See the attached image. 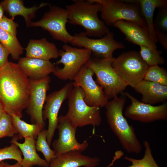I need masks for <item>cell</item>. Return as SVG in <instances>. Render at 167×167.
Returning <instances> with one entry per match:
<instances>
[{
  "label": "cell",
  "mask_w": 167,
  "mask_h": 167,
  "mask_svg": "<svg viewBox=\"0 0 167 167\" xmlns=\"http://www.w3.org/2000/svg\"><path fill=\"white\" fill-rule=\"evenodd\" d=\"M22 154L18 146L11 143L9 146L0 149V162L7 159H13L21 163Z\"/></svg>",
  "instance_id": "cell-30"
},
{
  "label": "cell",
  "mask_w": 167,
  "mask_h": 167,
  "mask_svg": "<svg viewBox=\"0 0 167 167\" xmlns=\"http://www.w3.org/2000/svg\"><path fill=\"white\" fill-rule=\"evenodd\" d=\"M47 130L44 129L40 132L36 141V151L42 153L45 160L49 164L56 156L55 151L50 148L47 142Z\"/></svg>",
  "instance_id": "cell-27"
},
{
  "label": "cell",
  "mask_w": 167,
  "mask_h": 167,
  "mask_svg": "<svg viewBox=\"0 0 167 167\" xmlns=\"http://www.w3.org/2000/svg\"><path fill=\"white\" fill-rule=\"evenodd\" d=\"M133 88L142 95L141 102L144 103L153 105L166 101L167 86L143 80Z\"/></svg>",
  "instance_id": "cell-19"
},
{
  "label": "cell",
  "mask_w": 167,
  "mask_h": 167,
  "mask_svg": "<svg viewBox=\"0 0 167 167\" xmlns=\"http://www.w3.org/2000/svg\"><path fill=\"white\" fill-rule=\"evenodd\" d=\"M31 82L17 63L9 62L0 69V102L4 111L21 118L28 102Z\"/></svg>",
  "instance_id": "cell-1"
},
{
  "label": "cell",
  "mask_w": 167,
  "mask_h": 167,
  "mask_svg": "<svg viewBox=\"0 0 167 167\" xmlns=\"http://www.w3.org/2000/svg\"><path fill=\"white\" fill-rule=\"evenodd\" d=\"M92 52L85 48H79L65 44L62 50L59 51L60 59L56 62L60 64L63 67H56L53 74L62 80L73 81L82 66L91 58Z\"/></svg>",
  "instance_id": "cell-8"
},
{
  "label": "cell",
  "mask_w": 167,
  "mask_h": 167,
  "mask_svg": "<svg viewBox=\"0 0 167 167\" xmlns=\"http://www.w3.org/2000/svg\"><path fill=\"white\" fill-rule=\"evenodd\" d=\"M68 13L66 8L49 6L40 20L32 22L30 27H39L48 31L54 39L66 44L69 42L72 36L66 29Z\"/></svg>",
  "instance_id": "cell-10"
},
{
  "label": "cell",
  "mask_w": 167,
  "mask_h": 167,
  "mask_svg": "<svg viewBox=\"0 0 167 167\" xmlns=\"http://www.w3.org/2000/svg\"><path fill=\"white\" fill-rule=\"evenodd\" d=\"M5 163L3 161H2L0 162V167H5Z\"/></svg>",
  "instance_id": "cell-39"
},
{
  "label": "cell",
  "mask_w": 167,
  "mask_h": 167,
  "mask_svg": "<svg viewBox=\"0 0 167 167\" xmlns=\"http://www.w3.org/2000/svg\"><path fill=\"white\" fill-rule=\"evenodd\" d=\"M91 0L102 5L101 17L107 26L123 20L136 23L147 29L138 3L126 0Z\"/></svg>",
  "instance_id": "cell-4"
},
{
  "label": "cell",
  "mask_w": 167,
  "mask_h": 167,
  "mask_svg": "<svg viewBox=\"0 0 167 167\" xmlns=\"http://www.w3.org/2000/svg\"><path fill=\"white\" fill-rule=\"evenodd\" d=\"M0 43L7 49L13 59H19L24 49L17 36L9 34L0 28Z\"/></svg>",
  "instance_id": "cell-25"
},
{
  "label": "cell",
  "mask_w": 167,
  "mask_h": 167,
  "mask_svg": "<svg viewBox=\"0 0 167 167\" xmlns=\"http://www.w3.org/2000/svg\"><path fill=\"white\" fill-rule=\"evenodd\" d=\"M123 93L131 101V104L126 108L124 113L126 117L145 123L167 120V101L159 105L153 106L140 101L128 92Z\"/></svg>",
  "instance_id": "cell-13"
},
{
  "label": "cell",
  "mask_w": 167,
  "mask_h": 167,
  "mask_svg": "<svg viewBox=\"0 0 167 167\" xmlns=\"http://www.w3.org/2000/svg\"><path fill=\"white\" fill-rule=\"evenodd\" d=\"M77 151H71L56 156L52 159L47 167H96L100 159L82 154Z\"/></svg>",
  "instance_id": "cell-18"
},
{
  "label": "cell",
  "mask_w": 167,
  "mask_h": 167,
  "mask_svg": "<svg viewBox=\"0 0 167 167\" xmlns=\"http://www.w3.org/2000/svg\"><path fill=\"white\" fill-rule=\"evenodd\" d=\"M30 79L31 88L26 112L30 117L32 124L39 125L43 130L45 129V123L42 112L47 92L49 88L50 78L48 76L39 80Z\"/></svg>",
  "instance_id": "cell-15"
},
{
  "label": "cell",
  "mask_w": 167,
  "mask_h": 167,
  "mask_svg": "<svg viewBox=\"0 0 167 167\" xmlns=\"http://www.w3.org/2000/svg\"><path fill=\"white\" fill-rule=\"evenodd\" d=\"M156 21L154 24L155 30L167 33V6L159 8Z\"/></svg>",
  "instance_id": "cell-32"
},
{
  "label": "cell",
  "mask_w": 167,
  "mask_h": 167,
  "mask_svg": "<svg viewBox=\"0 0 167 167\" xmlns=\"http://www.w3.org/2000/svg\"><path fill=\"white\" fill-rule=\"evenodd\" d=\"M139 47L140 50L139 53L140 56L149 66L164 64L165 59L161 56L162 54L161 51L152 49L144 46H140Z\"/></svg>",
  "instance_id": "cell-28"
},
{
  "label": "cell",
  "mask_w": 167,
  "mask_h": 167,
  "mask_svg": "<svg viewBox=\"0 0 167 167\" xmlns=\"http://www.w3.org/2000/svg\"><path fill=\"white\" fill-rule=\"evenodd\" d=\"M13 126L16 131L19 139L26 137L36 139L37 135L42 129L38 125L29 124L14 114L10 115Z\"/></svg>",
  "instance_id": "cell-24"
},
{
  "label": "cell",
  "mask_w": 167,
  "mask_h": 167,
  "mask_svg": "<svg viewBox=\"0 0 167 167\" xmlns=\"http://www.w3.org/2000/svg\"><path fill=\"white\" fill-rule=\"evenodd\" d=\"M23 73L30 79L39 80L53 73L56 66L49 60L39 58L23 57L17 63Z\"/></svg>",
  "instance_id": "cell-17"
},
{
  "label": "cell",
  "mask_w": 167,
  "mask_h": 167,
  "mask_svg": "<svg viewBox=\"0 0 167 167\" xmlns=\"http://www.w3.org/2000/svg\"><path fill=\"white\" fill-rule=\"evenodd\" d=\"M73 86L72 82L66 84L62 88L47 96L42 112L43 120L48 121L47 140L51 145L58 122V114L63 102L68 99Z\"/></svg>",
  "instance_id": "cell-14"
},
{
  "label": "cell",
  "mask_w": 167,
  "mask_h": 167,
  "mask_svg": "<svg viewBox=\"0 0 167 167\" xmlns=\"http://www.w3.org/2000/svg\"><path fill=\"white\" fill-rule=\"evenodd\" d=\"M158 41H159L163 48L167 50V33L155 30Z\"/></svg>",
  "instance_id": "cell-35"
},
{
  "label": "cell",
  "mask_w": 167,
  "mask_h": 167,
  "mask_svg": "<svg viewBox=\"0 0 167 167\" xmlns=\"http://www.w3.org/2000/svg\"><path fill=\"white\" fill-rule=\"evenodd\" d=\"M18 139L17 135L11 140V143L16 145L24 156L21 163L22 167H33L36 165L47 167L49 165V164L40 157L37 153L35 139L31 137H26L22 143L18 142Z\"/></svg>",
  "instance_id": "cell-20"
},
{
  "label": "cell",
  "mask_w": 167,
  "mask_h": 167,
  "mask_svg": "<svg viewBox=\"0 0 167 167\" xmlns=\"http://www.w3.org/2000/svg\"><path fill=\"white\" fill-rule=\"evenodd\" d=\"M143 144L145 150L144 155L142 159H137L126 156L125 157V159L132 163L131 165L128 167H159L153 156L149 142L145 140Z\"/></svg>",
  "instance_id": "cell-26"
},
{
  "label": "cell",
  "mask_w": 167,
  "mask_h": 167,
  "mask_svg": "<svg viewBox=\"0 0 167 167\" xmlns=\"http://www.w3.org/2000/svg\"><path fill=\"white\" fill-rule=\"evenodd\" d=\"M77 128L65 115H61L58 117L57 127L58 138L52 143L56 156L71 151L81 152L87 148L88 144L86 140L80 143L76 139Z\"/></svg>",
  "instance_id": "cell-11"
},
{
  "label": "cell",
  "mask_w": 167,
  "mask_h": 167,
  "mask_svg": "<svg viewBox=\"0 0 167 167\" xmlns=\"http://www.w3.org/2000/svg\"><path fill=\"white\" fill-rule=\"evenodd\" d=\"M85 94L79 87H74L68 98V110L65 116L77 127L92 125L99 126L101 122L100 108L88 105Z\"/></svg>",
  "instance_id": "cell-6"
},
{
  "label": "cell",
  "mask_w": 167,
  "mask_h": 167,
  "mask_svg": "<svg viewBox=\"0 0 167 167\" xmlns=\"http://www.w3.org/2000/svg\"><path fill=\"white\" fill-rule=\"evenodd\" d=\"M5 11L1 3H0V21L2 19L4 15Z\"/></svg>",
  "instance_id": "cell-37"
},
{
  "label": "cell",
  "mask_w": 167,
  "mask_h": 167,
  "mask_svg": "<svg viewBox=\"0 0 167 167\" xmlns=\"http://www.w3.org/2000/svg\"><path fill=\"white\" fill-rule=\"evenodd\" d=\"M4 112H5L4 111L3 106L0 102V118Z\"/></svg>",
  "instance_id": "cell-38"
},
{
  "label": "cell",
  "mask_w": 167,
  "mask_h": 167,
  "mask_svg": "<svg viewBox=\"0 0 167 167\" xmlns=\"http://www.w3.org/2000/svg\"><path fill=\"white\" fill-rule=\"evenodd\" d=\"M121 94L109 101L105 106L107 122L125 150L129 153L138 154L141 151L142 146L134 128L124 117L123 110L126 97L123 92Z\"/></svg>",
  "instance_id": "cell-2"
},
{
  "label": "cell",
  "mask_w": 167,
  "mask_h": 167,
  "mask_svg": "<svg viewBox=\"0 0 167 167\" xmlns=\"http://www.w3.org/2000/svg\"><path fill=\"white\" fill-rule=\"evenodd\" d=\"M5 167H22L20 163L17 162L14 165H10L7 162L5 163Z\"/></svg>",
  "instance_id": "cell-36"
},
{
  "label": "cell",
  "mask_w": 167,
  "mask_h": 167,
  "mask_svg": "<svg viewBox=\"0 0 167 167\" xmlns=\"http://www.w3.org/2000/svg\"><path fill=\"white\" fill-rule=\"evenodd\" d=\"M129 2L138 3L140 12L146 23L148 34L152 41L155 43L158 42L155 33L153 22L155 10L167 6L166 0H128Z\"/></svg>",
  "instance_id": "cell-23"
},
{
  "label": "cell",
  "mask_w": 167,
  "mask_h": 167,
  "mask_svg": "<svg viewBox=\"0 0 167 167\" xmlns=\"http://www.w3.org/2000/svg\"><path fill=\"white\" fill-rule=\"evenodd\" d=\"M94 74L85 63L74 78L73 85V87H79L82 89L85 94L84 100L87 104L101 108L105 107L109 99L102 87L94 80Z\"/></svg>",
  "instance_id": "cell-12"
},
{
  "label": "cell",
  "mask_w": 167,
  "mask_h": 167,
  "mask_svg": "<svg viewBox=\"0 0 167 167\" xmlns=\"http://www.w3.org/2000/svg\"><path fill=\"white\" fill-rule=\"evenodd\" d=\"M73 2L66 6L68 23L82 27L88 36L101 38L110 32L98 16V13L102 9L101 5L91 0H74Z\"/></svg>",
  "instance_id": "cell-3"
},
{
  "label": "cell",
  "mask_w": 167,
  "mask_h": 167,
  "mask_svg": "<svg viewBox=\"0 0 167 167\" xmlns=\"http://www.w3.org/2000/svg\"><path fill=\"white\" fill-rule=\"evenodd\" d=\"M9 55L8 51L0 43V69L9 62L8 57Z\"/></svg>",
  "instance_id": "cell-34"
},
{
  "label": "cell",
  "mask_w": 167,
  "mask_h": 167,
  "mask_svg": "<svg viewBox=\"0 0 167 167\" xmlns=\"http://www.w3.org/2000/svg\"><path fill=\"white\" fill-rule=\"evenodd\" d=\"M17 134L10 115L4 112L0 118V139L4 137H13Z\"/></svg>",
  "instance_id": "cell-31"
},
{
  "label": "cell",
  "mask_w": 167,
  "mask_h": 167,
  "mask_svg": "<svg viewBox=\"0 0 167 167\" xmlns=\"http://www.w3.org/2000/svg\"><path fill=\"white\" fill-rule=\"evenodd\" d=\"M143 80L167 86V71L164 68L161 67L158 65L149 66Z\"/></svg>",
  "instance_id": "cell-29"
},
{
  "label": "cell",
  "mask_w": 167,
  "mask_h": 167,
  "mask_svg": "<svg viewBox=\"0 0 167 167\" xmlns=\"http://www.w3.org/2000/svg\"><path fill=\"white\" fill-rule=\"evenodd\" d=\"M5 11L14 19L18 15L22 16L24 19L26 26L30 27L32 19L35 16L36 12L40 9L49 4L42 3L39 6L34 5L30 7L24 6L22 0H4L1 2Z\"/></svg>",
  "instance_id": "cell-22"
},
{
  "label": "cell",
  "mask_w": 167,
  "mask_h": 167,
  "mask_svg": "<svg viewBox=\"0 0 167 167\" xmlns=\"http://www.w3.org/2000/svg\"><path fill=\"white\" fill-rule=\"evenodd\" d=\"M113 26L124 34L128 41L139 46L157 49L156 44L151 39L147 28L136 23L123 20L117 22Z\"/></svg>",
  "instance_id": "cell-16"
},
{
  "label": "cell",
  "mask_w": 167,
  "mask_h": 167,
  "mask_svg": "<svg viewBox=\"0 0 167 167\" xmlns=\"http://www.w3.org/2000/svg\"><path fill=\"white\" fill-rule=\"evenodd\" d=\"M18 24L14 19L4 15L0 21V28L9 34L17 36Z\"/></svg>",
  "instance_id": "cell-33"
},
{
  "label": "cell",
  "mask_w": 167,
  "mask_h": 167,
  "mask_svg": "<svg viewBox=\"0 0 167 167\" xmlns=\"http://www.w3.org/2000/svg\"><path fill=\"white\" fill-rule=\"evenodd\" d=\"M114 58H91L86 63L95 75V82L102 87L109 99L122 93L128 86L113 67Z\"/></svg>",
  "instance_id": "cell-5"
},
{
  "label": "cell",
  "mask_w": 167,
  "mask_h": 167,
  "mask_svg": "<svg viewBox=\"0 0 167 167\" xmlns=\"http://www.w3.org/2000/svg\"><path fill=\"white\" fill-rule=\"evenodd\" d=\"M25 49L26 57L49 60L59 57V51L55 45L45 38L30 40Z\"/></svg>",
  "instance_id": "cell-21"
},
{
  "label": "cell",
  "mask_w": 167,
  "mask_h": 167,
  "mask_svg": "<svg viewBox=\"0 0 167 167\" xmlns=\"http://www.w3.org/2000/svg\"><path fill=\"white\" fill-rule=\"evenodd\" d=\"M69 43L89 50L100 58H112L115 50L125 48L122 43L114 39L113 33L110 31L103 37L96 39L89 38L85 32L75 34L72 36Z\"/></svg>",
  "instance_id": "cell-9"
},
{
  "label": "cell",
  "mask_w": 167,
  "mask_h": 167,
  "mask_svg": "<svg viewBox=\"0 0 167 167\" xmlns=\"http://www.w3.org/2000/svg\"><path fill=\"white\" fill-rule=\"evenodd\" d=\"M112 66L121 79L132 88L143 80L149 67L139 52L135 51L124 52L114 58Z\"/></svg>",
  "instance_id": "cell-7"
}]
</instances>
